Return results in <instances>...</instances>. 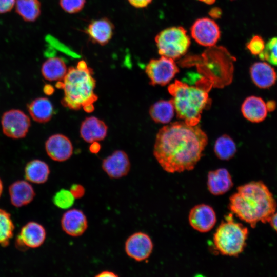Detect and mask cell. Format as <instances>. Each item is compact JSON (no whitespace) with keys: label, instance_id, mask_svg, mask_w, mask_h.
Wrapping results in <instances>:
<instances>
[{"label":"cell","instance_id":"obj_34","mask_svg":"<svg viewBox=\"0 0 277 277\" xmlns=\"http://www.w3.org/2000/svg\"><path fill=\"white\" fill-rule=\"evenodd\" d=\"M16 0H0V14L10 12L15 6Z\"/></svg>","mask_w":277,"mask_h":277},{"label":"cell","instance_id":"obj_44","mask_svg":"<svg viewBox=\"0 0 277 277\" xmlns=\"http://www.w3.org/2000/svg\"><path fill=\"white\" fill-rule=\"evenodd\" d=\"M3 191V184L2 180L0 178V198L2 196V193Z\"/></svg>","mask_w":277,"mask_h":277},{"label":"cell","instance_id":"obj_10","mask_svg":"<svg viewBox=\"0 0 277 277\" xmlns=\"http://www.w3.org/2000/svg\"><path fill=\"white\" fill-rule=\"evenodd\" d=\"M153 249L150 237L146 233L138 231L131 234L126 240L124 250L132 259L141 262L148 259Z\"/></svg>","mask_w":277,"mask_h":277},{"label":"cell","instance_id":"obj_42","mask_svg":"<svg viewBox=\"0 0 277 277\" xmlns=\"http://www.w3.org/2000/svg\"><path fill=\"white\" fill-rule=\"evenodd\" d=\"M266 106L268 111H272L275 107V102L272 101H269L266 104Z\"/></svg>","mask_w":277,"mask_h":277},{"label":"cell","instance_id":"obj_17","mask_svg":"<svg viewBox=\"0 0 277 277\" xmlns=\"http://www.w3.org/2000/svg\"><path fill=\"white\" fill-rule=\"evenodd\" d=\"M8 191L11 203L16 208L30 204L35 196L34 189L28 181L13 182L9 186Z\"/></svg>","mask_w":277,"mask_h":277},{"label":"cell","instance_id":"obj_14","mask_svg":"<svg viewBox=\"0 0 277 277\" xmlns=\"http://www.w3.org/2000/svg\"><path fill=\"white\" fill-rule=\"evenodd\" d=\"M131 167L127 153L123 150H116L102 161L103 171L111 179H118L128 175Z\"/></svg>","mask_w":277,"mask_h":277},{"label":"cell","instance_id":"obj_6","mask_svg":"<svg viewBox=\"0 0 277 277\" xmlns=\"http://www.w3.org/2000/svg\"><path fill=\"white\" fill-rule=\"evenodd\" d=\"M155 42L161 56L173 60L185 55L191 44L187 31L181 26L169 27L161 31L156 35Z\"/></svg>","mask_w":277,"mask_h":277},{"label":"cell","instance_id":"obj_39","mask_svg":"<svg viewBox=\"0 0 277 277\" xmlns=\"http://www.w3.org/2000/svg\"><path fill=\"white\" fill-rule=\"evenodd\" d=\"M269 223L272 227L277 232V212L274 213L271 219H270Z\"/></svg>","mask_w":277,"mask_h":277},{"label":"cell","instance_id":"obj_27","mask_svg":"<svg viewBox=\"0 0 277 277\" xmlns=\"http://www.w3.org/2000/svg\"><path fill=\"white\" fill-rule=\"evenodd\" d=\"M214 151L218 158L228 160L234 155L236 151V145L229 136L224 134L216 140Z\"/></svg>","mask_w":277,"mask_h":277},{"label":"cell","instance_id":"obj_40","mask_svg":"<svg viewBox=\"0 0 277 277\" xmlns=\"http://www.w3.org/2000/svg\"><path fill=\"white\" fill-rule=\"evenodd\" d=\"M221 14V11L218 8H213L210 12V15L213 17H219Z\"/></svg>","mask_w":277,"mask_h":277},{"label":"cell","instance_id":"obj_19","mask_svg":"<svg viewBox=\"0 0 277 277\" xmlns=\"http://www.w3.org/2000/svg\"><path fill=\"white\" fill-rule=\"evenodd\" d=\"M250 73L254 84L260 88L272 86L277 79L274 68L264 62H258L252 64L250 68Z\"/></svg>","mask_w":277,"mask_h":277},{"label":"cell","instance_id":"obj_15","mask_svg":"<svg viewBox=\"0 0 277 277\" xmlns=\"http://www.w3.org/2000/svg\"><path fill=\"white\" fill-rule=\"evenodd\" d=\"M45 149L48 155L53 160L64 162L69 159L73 153V146L65 135L55 134L46 141Z\"/></svg>","mask_w":277,"mask_h":277},{"label":"cell","instance_id":"obj_22","mask_svg":"<svg viewBox=\"0 0 277 277\" xmlns=\"http://www.w3.org/2000/svg\"><path fill=\"white\" fill-rule=\"evenodd\" d=\"M27 109L33 120L40 123L49 122L54 114L52 104L46 97L33 100L27 105Z\"/></svg>","mask_w":277,"mask_h":277},{"label":"cell","instance_id":"obj_38","mask_svg":"<svg viewBox=\"0 0 277 277\" xmlns=\"http://www.w3.org/2000/svg\"><path fill=\"white\" fill-rule=\"evenodd\" d=\"M43 91L46 95H50L54 93V88L51 85L46 84L44 86Z\"/></svg>","mask_w":277,"mask_h":277},{"label":"cell","instance_id":"obj_23","mask_svg":"<svg viewBox=\"0 0 277 277\" xmlns=\"http://www.w3.org/2000/svg\"><path fill=\"white\" fill-rule=\"evenodd\" d=\"M68 71L64 61L59 57H51L42 64L41 73L45 79L49 81H63Z\"/></svg>","mask_w":277,"mask_h":277},{"label":"cell","instance_id":"obj_21","mask_svg":"<svg viewBox=\"0 0 277 277\" xmlns=\"http://www.w3.org/2000/svg\"><path fill=\"white\" fill-rule=\"evenodd\" d=\"M241 111L244 117L254 123L263 121L267 115L266 104L261 97L251 96L243 102Z\"/></svg>","mask_w":277,"mask_h":277},{"label":"cell","instance_id":"obj_43","mask_svg":"<svg viewBox=\"0 0 277 277\" xmlns=\"http://www.w3.org/2000/svg\"><path fill=\"white\" fill-rule=\"evenodd\" d=\"M198 1L203 2L205 4H209V5L213 4L215 1V0H198Z\"/></svg>","mask_w":277,"mask_h":277},{"label":"cell","instance_id":"obj_26","mask_svg":"<svg viewBox=\"0 0 277 277\" xmlns=\"http://www.w3.org/2000/svg\"><path fill=\"white\" fill-rule=\"evenodd\" d=\"M16 13L25 22H35L41 13L39 0H16L15 5Z\"/></svg>","mask_w":277,"mask_h":277},{"label":"cell","instance_id":"obj_37","mask_svg":"<svg viewBox=\"0 0 277 277\" xmlns=\"http://www.w3.org/2000/svg\"><path fill=\"white\" fill-rule=\"evenodd\" d=\"M100 149L101 145L97 142H94L91 143V145L89 147V150L92 153H98Z\"/></svg>","mask_w":277,"mask_h":277},{"label":"cell","instance_id":"obj_41","mask_svg":"<svg viewBox=\"0 0 277 277\" xmlns=\"http://www.w3.org/2000/svg\"><path fill=\"white\" fill-rule=\"evenodd\" d=\"M83 109L88 113H90L92 112L94 109V107L93 104H90L86 105L83 107Z\"/></svg>","mask_w":277,"mask_h":277},{"label":"cell","instance_id":"obj_33","mask_svg":"<svg viewBox=\"0 0 277 277\" xmlns=\"http://www.w3.org/2000/svg\"><path fill=\"white\" fill-rule=\"evenodd\" d=\"M69 190L75 199L82 198L85 194L84 187L80 184H72Z\"/></svg>","mask_w":277,"mask_h":277},{"label":"cell","instance_id":"obj_9","mask_svg":"<svg viewBox=\"0 0 277 277\" xmlns=\"http://www.w3.org/2000/svg\"><path fill=\"white\" fill-rule=\"evenodd\" d=\"M191 35L199 44L212 47L219 41L221 31L214 21L208 17H203L194 22L191 27Z\"/></svg>","mask_w":277,"mask_h":277},{"label":"cell","instance_id":"obj_7","mask_svg":"<svg viewBox=\"0 0 277 277\" xmlns=\"http://www.w3.org/2000/svg\"><path fill=\"white\" fill-rule=\"evenodd\" d=\"M179 71L174 60L164 56L151 59L145 68V72L152 85H167Z\"/></svg>","mask_w":277,"mask_h":277},{"label":"cell","instance_id":"obj_25","mask_svg":"<svg viewBox=\"0 0 277 277\" xmlns=\"http://www.w3.org/2000/svg\"><path fill=\"white\" fill-rule=\"evenodd\" d=\"M175 108L172 99L160 100L149 108L151 118L156 123L166 124L169 122L174 114Z\"/></svg>","mask_w":277,"mask_h":277},{"label":"cell","instance_id":"obj_1","mask_svg":"<svg viewBox=\"0 0 277 277\" xmlns=\"http://www.w3.org/2000/svg\"><path fill=\"white\" fill-rule=\"evenodd\" d=\"M207 143V135L197 125L174 122L159 130L153 154L165 171L182 172L194 168Z\"/></svg>","mask_w":277,"mask_h":277},{"label":"cell","instance_id":"obj_3","mask_svg":"<svg viewBox=\"0 0 277 277\" xmlns=\"http://www.w3.org/2000/svg\"><path fill=\"white\" fill-rule=\"evenodd\" d=\"M92 75V69L84 60L79 61L75 67L68 69L63 80L64 97L61 103L64 106L78 110L97 100L94 91L96 81Z\"/></svg>","mask_w":277,"mask_h":277},{"label":"cell","instance_id":"obj_31","mask_svg":"<svg viewBox=\"0 0 277 277\" xmlns=\"http://www.w3.org/2000/svg\"><path fill=\"white\" fill-rule=\"evenodd\" d=\"M86 2V0H59L61 8L69 14H75L82 11Z\"/></svg>","mask_w":277,"mask_h":277},{"label":"cell","instance_id":"obj_5","mask_svg":"<svg viewBox=\"0 0 277 277\" xmlns=\"http://www.w3.org/2000/svg\"><path fill=\"white\" fill-rule=\"evenodd\" d=\"M248 230L241 223L236 222L233 215H226L216 229L213 235V243L216 249L221 254L237 256L246 245Z\"/></svg>","mask_w":277,"mask_h":277},{"label":"cell","instance_id":"obj_11","mask_svg":"<svg viewBox=\"0 0 277 277\" xmlns=\"http://www.w3.org/2000/svg\"><path fill=\"white\" fill-rule=\"evenodd\" d=\"M47 233L44 227L35 222H29L21 229L16 239V247L20 250L37 248L45 242Z\"/></svg>","mask_w":277,"mask_h":277},{"label":"cell","instance_id":"obj_24","mask_svg":"<svg viewBox=\"0 0 277 277\" xmlns=\"http://www.w3.org/2000/svg\"><path fill=\"white\" fill-rule=\"evenodd\" d=\"M24 172L27 181L34 184H42L48 180L50 170L46 162L35 159L27 163Z\"/></svg>","mask_w":277,"mask_h":277},{"label":"cell","instance_id":"obj_12","mask_svg":"<svg viewBox=\"0 0 277 277\" xmlns=\"http://www.w3.org/2000/svg\"><path fill=\"white\" fill-rule=\"evenodd\" d=\"M61 225L63 231L72 237L82 235L87 230L88 222L84 212L77 208L67 209L62 215Z\"/></svg>","mask_w":277,"mask_h":277},{"label":"cell","instance_id":"obj_30","mask_svg":"<svg viewBox=\"0 0 277 277\" xmlns=\"http://www.w3.org/2000/svg\"><path fill=\"white\" fill-rule=\"evenodd\" d=\"M259 56L262 60L277 66V37H273L268 41L264 49Z\"/></svg>","mask_w":277,"mask_h":277},{"label":"cell","instance_id":"obj_20","mask_svg":"<svg viewBox=\"0 0 277 277\" xmlns=\"http://www.w3.org/2000/svg\"><path fill=\"white\" fill-rule=\"evenodd\" d=\"M207 188L213 195H222L233 186L230 174L225 168H220L209 172L207 176Z\"/></svg>","mask_w":277,"mask_h":277},{"label":"cell","instance_id":"obj_28","mask_svg":"<svg viewBox=\"0 0 277 277\" xmlns=\"http://www.w3.org/2000/svg\"><path fill=\"white\" fill-rule=\"evenodd\" d=\"M14 225L11 214L0 208V245L7 246L13 236Z\"/></svg>","mask_w":277,"mask_h":277},{"label":"cell","instance_id":"obj_16","mask_svg":"<svg viewBox=\"0 0 277 277\" xmlns=\"http://www.w3.org/2000/svg\"><path fill=\"white\" fill-rule=\"evenodd\" d=\"M85 31L92 42L104 46L112 38L114 25L109 18L102 17L91 21Z\"/></svg>","mask_w":277,"mask_h":277},{"label":"cell","instance_id":"obj_4","mask_svg":"<svg viewBox=\"0 0 277 277\" xmlns=\"http://www.w3.org/2000/svg\"><path fill=\"white\" fill-rule=\"evenodd\" d=\"M168 90L172 96L177 117L188 125H197L203 110L211 102L207 89L190 86L177 80Z\"/></svg>","mask_w":277,"mask_h":277},{"label":"cell","instance_id":"obj_18","mask_svg":"<svg viewBox=\"0 0 277 277\" xmlns=\"http://www.w3.org/2000/svg\"><path fill=\"white\" fill-rule=\"evenodd\" d=\"M108 127L102 120L94 116L86 118L80 127L81 137L88 143L104 140L107 134Z\"/></svg>","mask_w":277,"mask_h":277},{"label":"cell","instance_id":"obj_36","mask_svg":"<svg viewBox=\"0 0 277 277\" xmlns=\"http://www.w3.org/2000/svg\"><path fill=\"white\" fill-rule=\"evenodd\" d=\"M118 274L109 270H104L95 275V277H117Z\"/></svg>","mask_w":277,"mask_h":277},{"label":"cell","instance_id":"obj_8","mask_svg":"<svg viewBox=\"0 0 277 277\" xmlns=\"http://www.w3.org/2000/svg\"><path fill=\"white\" fill-rule=\"evenodd\" d=\"M1 124L3 132L5 135L13 139H19L26 136L31 122L28 116L22 110L11 109L3 113Z\"/></svg>","mask_w":277,"mask_h":277},{"label":"cell","instance_id":"obj_13","mask_svg":"<svg viewBox=\"0 0 277 277\" xmlns=\"http://www.w3.org/2000/svg\"><path fill=\"white\" fill-rule=\"evenodd\" d=\"M190 226L200 232H207L214 226L216 221V214L209 205L202 204L193 207L188 216Z\"/></svg>","mask_w":277,"mask_h":277},{"label":"cell","instance_id":"obj_35","mask_svg":"<svg viewBox=\"0 0 277 277\" xmlns=\"http://www.w3.org/2000/svg\"><path fill=\"white\" fill-rule=\"evenodd\" d=\"M152 0H128L129 3L136 8H143L148 6Z\"/></svg>","mask_w":277,"mask_h":277},{"label":"cell","instance_id":"obj_2","mask_svg":"<svg viewBox=\"0 0 277 277\" xmlns=\"http://www.w3.org/2000/svg\"><path fill=\"white\" fill-rule=\"evenodd\" d=\"M230 211L255 228L259 222H269L276 208L272 193L261 181H252L237 188L229 199Z\"/></svg>","mask_w":277,"mask_h":277},{"label":"cell","instance_id":"obj_32","mask_svg":"<svg viewBox=\"0 0 277 277\" xmlns=\"http://www.w3.org/2000/svg\"><path fill=\"white\" fill-rule=\"evenodd\" d=\"M265 46L264 39L258 35L253 36L246 45L247 49L254 55H259L263 51Z\"/></svg>","mask_w":277,"mask_h":277},{"label":"cell","instance_id":"obj_29","mask_svg":"<svg viewBox=\"0 0 277 277\" xmlns=\"http://www.w3.org/2000/svg\"><path fill=\"white\" fill-rule=\"evenodd\" d=\"M75 199L69 190L61 189L53 195L52 201L57 208L67 210L74 204Z\"/></svg>","mask_w":277,"mask_h":277}]
</instances>
